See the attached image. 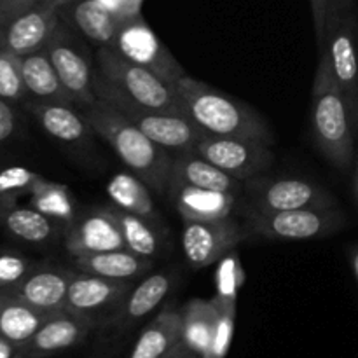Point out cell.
Returning a JSON list of instances; mask_svg holds the SVG:
<instances>
[{
  "label": "cell",
  "mask_w": 358,
  "mask_h": 358,
  "mask_svg": "<svg viewBox=\"0 0 358 358\" xmlns=\"http://www.w3.org/2000/svg\"><path fill=\"white\" fill-rule=\"evenodd\" d=\"M171 289H173V275L171 273L156 271L145 275L138 285L129 290L121 306L110 317L105 318L103 324L119 332L135 327L138 322H142L152 311H156L159 304H163Z\"/></svg>",
  "instance_id": "d6986e66"
},
{
  "label": "cell",
  "mask_w": 358,
  "mask_h": 358,
  "mask_svg": "<svg viewBox=\"0 0 358 358\" xmlns=\"http://www.w3.org/2000/svg\"><path fill=\"white\" fill-rule=\"evenodd\" d=\"M346 227V215L339 205L310 206L285 212L245 217V236L269 241L318 240Z\"/></svg>",
  "instance_id": "5b68a950"
},
{
  "label": "cell",
  "mask_w": 358,
  "mask_h": 358,
  "mask_svg": "<svg viewBox=\"0 0 358 358\" xmlns=\"http://www.w3.org/2000/svg\"><path fill=\"white\" fill-rule=\"evenodd\" d=\"M171 180L182 182V184L194 185V187L210 189V191L229 192L240 198L243 191V182L236 180L227 175L226 171L219 170L212 163L196 154L194 150L173 154V166H171Z\"/></svg>",
  "instance_id": "603a6c76"
},
{
  "label": "cell",
  "mask_w": 358,
  "mask_h": 358,
  "mask_svg": "<svg viewBox=\"0 0 358 358\" xmlns=\"http://www.w3.org/2000/svg\"><path fill=\"white\" fill-rule=\"evenodd\" d=\"M131 289L133 282L108 280L76 269L70 282L65 310L94 320H98L103 313H108L110 317L121 306Z\"/></svg>",
  "instance_id": "2e32d148"
},
{
  "label": "cell",
  "mask_w": 358,
  "mask_h": 358,
  "mask_svg": "<svg viewBox=\"0 0 358 358\" xmlns=\"http://www.w3.org/2000/svg\"><path fill=\"white\" fill-rule=\"evenodd\" d=\"M63 245L72 259L126 248L112 205L91 206L80 212L63 233Z\"/></svg>",
  "instance_id": "4fadbf2b"
},
{
  "label": "cell",
  "mask_w": 358,
  "mask_h": 358,
  "mask_svg": "<svg viewBox=\"0 0 358 358\" xmlns=\"http://www.w3.org/2000/svg\"><path fill=\"white\" fill-rule=\"evenodd\" d=\"M42 178L44 177L41 173L21 164L0 168V201L10 203L30 198Z\"/></svg>",
  "instance_id": "1f68e13d"
},
{
  "label": "cell",
  "mask_w": 358,
  "mask_h": 358,
  "mask_svg": "<svg viewBox=\"0 0 358 358\" xmlns=\"http://www.w3.org/2000/svg\"><path fill=\"white\" fill-rule=\"evenodd\" d=\"M166 196L180 220H222L233 217L236 206H240V198L229 192L210 191L173 180Z\"/></svg>",
  "instance_id": "ffe728a7"
},
{
  "label": "cell",
  "mask_w": 358,
  "mask_h": 358,
  "mask_svg": "<svg viewBox=\"0 0 358 358\" xmlns=\"http://www.w3.org/2000/svg\"><path fill=\"white\" fill-rule=\"evenodd\" d=\"M173 87L185 117L191 119L201 133L240 136L275 145L269 124L250 105L189 76L180 77Z\"/></svg>",
  "instance_id": "3957f363"
},
{
  "label": "cell",
  "mask_w": 358,
  "mask_h": 358,
  "mask_svg": "<svg viewBox=\"0 0 358 358\" xmlns=\"http://www.w3.org/2000/svg\"><path fill=\"white\" fill-rule=\"evenodd\" d=\"M28 205L37 208L51 220H55L58 226H62L63 233L73 224V220L79 215L76 198L72 191L66 185L52 182L49 178H42L37 187L28 198Z\"/></svg>",
  "instance_id": "4dcf8cb0"
},
{
  "label": "cell",
  "mask_w": 358,
  "mask_h": 358,
  "mask_svg": "<svg viewBox=\"0 0 358 358\" xmlns=\"http://www.w3.org/2000/svg\"><path fill=\"white\" fill-rule=\"evenodd\" d=\"M42 0H0V23L10 20L16 14L24 13L30 7L37 6Z\"/></svg>",
  "instance_id": "8d00e7d4"
},
{
  "label": "cell",
  "mask_w": 358,
  "mask_h": 358,
  "mask_svg": "<svg viewBox=\"0 0 358 358\" xmlns=\"http://www.w3.org/2000/svg\"><path fill=\"white\" fill-rule=\"evenodd\" d=\"M0 227L14 240L34 247H45L63 236L62 226L31 205H21L20 201H0Z\"/></svg>",
  "instance_id": "7402d4cb"
},
{
  "label": "cell",
  "mask_w": 358,
  "mask_h": 358,
  "mask_svg": "<svg viewBox=\"0 0 358 358\" xmlns=\"http://www.w3.org/2000/svg\"><path fill=\"white\" fill-rule=\"evenodd\" d=\"M352 194L358 206V150L355 156V163H353V168H352Z\"/></svg>",
  "instance_id": "b9f144b4"
},
{
  "label": "cell",
  "mask_w": 358,
  "mask_h": 358,
  "mask_svg": "<svg viewBox=\"0 0 358 358\" xmlns=\"http://www.w3.org/2000/svg\"><path fill=\"white\" fill-rule=\"evenodd\" d=\"M353 122H355V131L358 133V98L353 105Z\"/></svg>",
  "instance_id": "ee69618b"
},
{
  "label": "cell",
  "mask_w": 358,
  "mask_h": 358,
  "mask_svg": "<svg viewBox=\"0 0 358 358\" xmlns=\"http://www.w3.org/2000/svg\"><path fill=\"white\" fill-rule=\"evenodd\" d=\"M98 320L69 310L52 313L37 332L21 345L20 353L28 358H44L73 348L87 339Z\"/></svg>",
  "instance_id": "9a60e30c"
},
{
  "label": "cell",
  "mask_w": 358,
  "mask_h": 358,
  "mask_svg": "<svg viewBox=\"0 0 358 358\" xmlns=\"http://www.w3.org/2000/svg\"><path fill=\"white\" fill-rule=\"evenodd\" d=\"M45 51L72 103L77 107L93 103L96 100L93 90L94 72L91 69L90 52L80 41V35L62 20L45 44Z\"/></svg>",
  "instance_id": "9c48e42d"
},
{
  "label": "cell",
  "mask_w": 358,
  "mask_h": 358,
  "mask_svg": "<svg viewBox=\"0 0 358 358\" xmlns=\"http://www.w3.org/2000/svg\"><path fill=\"white\" fill-rule=\"evenodd\" d=\"M105 191L110 199V205L115 208L149 219L152 222H161V215L152 199V189L133 171L126 170L112 175Z\"/></svg>",
  "instance_id": "4316f807"
},
{
  "label": "cell",
  "mask_w": 358,
  "mask_h": 358,
  "mask_svg": "<svg viewBox=\"0 0 358 358\" xmlns=\"http://www.w3.org/2000/svg\"><path fill=\"white\" fill-rule=\"evenodd\" d=\"M129 3V9L133 10L135 14L140 13V3H142V0H128Z\"/></svg>",
  "instance_id": "7bdbcfd3"
},
{
  "label": "cell",
  "mask_w": 358,
  "mask_h": 358,
  "mask_svg": "<svg viewBox=\"0 0 358 358\" xmlns=\"http://www.w3.org/2000/svg\"><path fill=\"white\" fill-rule=\"evenodd\" d=\"M348 261L353 273V278H355L358 287V245H353V247L348 248Z\"/></svg>",
  "instance_id": "60d3db41"
},
{
  "label": "cell",
  "mask_w": 358,
  "mask_h": 358,
  "mask_svg": "<svg viewBox=\"0 0 358 358\" xmlns=\"http://www.w3.org/2000/svg\"><path fill=\"white\" fill-rule=\"evenodd\" d=\"M318 52L327 56L334 77L355 105L358 98V7L357 0H331Z\"/></svg>",
  "instance_id": "52a82bcc"
},
{
  "label": "cell",
  "mask_w": 358,
  "mask_h": 358,
  "mask_svg": "<svg viewBox=\"0 0 358 358\" xmlns=\"http://www.w3.org/2000/svg\"><path fill=\"white\" fill-rule=\"evenodd\" d=\"M73 273L59 266L37 264L20 283L7 290L44 313H58L66 306Z\"/></svg>",
  "instance_id": "e0dca14e"
},
{
  "label": "cell",
  "mask_w": 358,
  "mask_h": 358,
  "mask_svg": "<svg viewBox=\"0 0 358 358\" xmlns=\"http://www.w3.org/2000/svg\"><path fill=\"white\" fill-rule=\"evenodd\" d=\"M182 311V343L189 350L203 358L210 352L213 332H215L219 308L215 299H196L187 301Z\"/></svg>",
  "instance_id": "f1b7e54d"
},
{
  "label": "cell",
  "mask_w": 358,
  "mask_h": 358,
  "mask_svg": "<svg viewBox=\"0 0 358 358\" xmlns=\"http://www.w3.org/2000/svg\"><path fill=\"white\" fill-rule=\"evenodd\" d=\"M93 90L96 98L117 108L143 135L149 136L152 142L166 149L170 154H180L194 149V143L198 142L201 129L185 115L168 114V112L143 107L126 96L124 93H121L117 87L112 86L98 72H94Z\"/></svg>",
  "instance_id": "277c9868"
},
{
  "label": "cell",
  "mask_w": 358,
  "mask_h": 358,
  "mask_svg": "<svg viewBox=\"0 0 358 358\" xmlns=\"http://www.w3.org/2000/svg\"><path fill=\"white\" fill-rule=\"evenodd\" d=\"M59 16L98 48H110L121 27L122 16L101 6L98 0H72L59 6Z\"/></svg>",
  "instance_id": "44dd1931"
},
{
  "label": "cell",
  "mask_w": 358,
  "mask_h": 358,
  "mask_svg": "<svg viewBox=\"0 0 358 358\" xmlns=\"http://www.w3.org/2000/svg\"><path fill=\"white\" fill-rule=\"evenodd\" d=\"M217 308H219V318H217L215 332H213L212 346L210 352L203 358H226L231 348L234 334V322H236V297L219 296L215 297Z\"/></svg>",
  "instance_id": "d6a6232c"
},
{
  "label": "cell",
  "mask_w": 358,
  "mask_h": 358,
  "mask_svg": "<svg viewBox=\"0 0 358 358\" xmlns=\"http://www.w3.org/2000/svg\"><path fill=\"white\" fill-rule=\"evenodd\" d=\"M161 358H199V357L196 355L192 350H189L187 346H185L184 343L180 341L177 346H175L173 350H171V352H168L166 355L161 357Z\"/></svg>",
  "instance_id": "f35d334b"
},
{
  "label": "cell",
  "mask_w": 358,
  "mask_h": 358,
  "mask_svg": "<svg viewBox=\"0 0 358 358\" xmlns=\"http://www.w3.org/2000/svg\"><path fill=\"white\" fill-rule=\"evenodd\" d=\"M17 358H28V357H23V355H20Z\"/></svg>",
  "instance_id": "bcb514c9"
},
{
  "label": "cell",
  "mask_w": 358,
  "mask_h": 358,
  "mask_svg": "<svg viewBox=\"0 0 358 358\" xmlns=\"http://www.w3.org/2000/svg\"><path fill=\"white\" fill-rule=\"evenodd\" d=\"M331 0H310L311 16H313L315 35H317V44H320L325 30V20H327V9Z\"/></svg>",
  "instance_id": "74e56055"
},
{
  "label": "cell",
  "mask_w": 358,
  "mask_h": 358,
  "mask_svg": "<svg viewBox=\"0 0 358 358\" xmlns=\"http://www.w3.org/2000/svg\"><path fill=\"white\" fill-rule=\"evenodd\" d=\"M310 129L317 150L332 166L343 171L353 168L357 156L353 105L322 52L311 87Z\"/></svg>",
  "instance_id": "7a4b0ae2"
},
{
  "label": "cell",
  "mask_w": 358,
  "mask_h": 358,
  "mask_svg": "<svg viewBox=\"0 0 358 358\" xmlns=\"http://www.w3.org/2000/svg\"><path fill=\"white\" fill-rule=\"evenodd\" d=\"M48 2H52V3H56V6H63V3H66V2H72V0H48Z\"/></svg>",
  "instance_id": "f6af8a7d"
},
{
  "label": "cell",
  "mask_w": 358,
  "mask_h": 358,
  "mask_svg": "<svg viewBox=\"0 0 358 358\" xmlns=\"http://www.w3.org/2000/svg\"><path fill=\"white\" fill-rule=\"evenodd\" d=\"M110 48L129 62L156 73L168 84L177 83L180 77L187 76L184 66L175 59L170 49L159 41L156 31L147 24L140 13L122 17Z\"/></svg>",
  "instance_id": "30bf717a"
},
{
  "label": "cell",
  "mask_w": 358,
  "mask_h": 358,
  "mask_svg": "<svg viewBox=\"0 0 358 358\" xmlns=\"http://www.w3.org/2000/svg\"><path fill=\"white\" fill-rule=\"evenodd\" d=\"M182 341V311L166 306L140 332L129 358H161Z\"/></svg>",
  "instance_id": "d4e9b609"
},
{
  "label": "cell",
  "mask_w": 358,
  "mask_h": 358,
  "mask_svg": "<svg viewBox=\"0 0 358 358\" xmlns=\"http://www.w3.org/2000/svg\"><path fill=\"white\" fill-rule=\"evenodd\" d=\"M332 205H339L338 199L310 178L269 177L266 173L245 180L240 196V206L245 217Z\"/></svg>",
  "instance_id": "8992f818"
},
{
  "label": "cell",
  "mask_w": 358,
  "mask_h": 358,
  "mask_svg": "<svg viewBox=\"0 0 358 358\" xmlns=\"http://www.w3.org/2000/svg\"><path fill=\"white\" fill-rule=\"evenodd\" d=\"M37 262L27 255L9 248H0V290H7L20 283Z\"/></svg>",
  "instance_id": "e575fe53"
},
{
  "label": "cell",
  "mask_w": 358,
  "mask_h": 358,
  "mask_svg": "<svg viewBox=\"0 0 358 358\" xmlns=\"http://www.w3.org/2000/svg\"><path fill=\"white\" fill-rule=\"evenodd\" d=\"M23 107L52 140L63 145L83 147L94 135L80 107L73 103L28 100Z\"/></svg>",
  "instance_id": "ac0fdd59"
},
{
  "label": "cell",
  "mask_w": 358,
  "mask_h": 358,
  "mask_svg": "<svg viewBox=\"0 0 358 358\" xmlns=\"http://www.w3.org/2000/svg\"><path fill=\"white\" fill-rule=\"evenodd\" d=\"M20 65L30 100L72 103L45 48L27 56H20Z\"/></svg>",
  "instance_id": "484cf974"
},
{
  "label": "cell",
  "mask_w": 358,
  "mask_h": 358,
  "mask_svg": "<svg viewBox=\"0 0 358 358\" xmlns=\"http://www.w3.org/2000/svg\"><path fill=\"white\" fill-rule=\"evenodd\" d=\"M94 135L107 142L121 163L138 175L152 192L166 196L171 182L173 154L143 135L129 119L107 101L96 100L80 107Z\"/></svg>",
  "instance_id": "6da1fadb"
},
{
  "label": "cell",
  "mask_w": 358,
  "mask_h": 358,
  "mask_svg": "<svg viewBox=\"0 0 358 358\" xmlns=\"http://www.w3.org/2000/svg\"><path fill=\"white\" fill-rule=\"evenodd\" d=\"M62 21L59 6L42 0L24 13L0 23V51L27 56L41 51Z\"/></svg>",
  "instance_id": "5bb4252c"
},
{
  "label": "cell",
  "mask_w": 358,
  "mask_h": 358,
  "mask_svg": "<svg viewBox=\"0 0 358 358\" xmlns=\"http://www.w3.org/2000/svg\"><path fill=\"white\" fill-rule=\"evenodd\" d=\"M73 266L77 271L90 273V275L119 280V282H135L152 269V261L122 248V250L73 257Z\"/></svg>",
  "instance_id": "cb8c5ba5"
},
{
  "label": "cell",
  "mask_w": 358,
  "mask_h": 358,
  "mask_svg": "<svg viewBox=\"0 0 358 358\" xmlns=\"http://www.w3.org/2000/svg\"><path fill=\"white\" fill-rule=\"evenodd\" d=\"M243 226L234 217L222 220L182 219V250L192 269L213 266L245 240Z\"/></svg>",
  "instance_id": "7c38bea8"
},
{
  "label": "cell",
  "mask_w": 358,
  "mask_h": 358,
  "mask_svg": "<svg viewBox=\"0 0 358 358\" xmlns=\"http://www.w3.org/2000/svg\"><path fill=\"white\" fill-rule=\"evenodd\" d=\"M49 313L30 306L9 290H0V338L20 348L41 329Z\"/></svg>",
  "instance_id": "83f0119b"
},
{
  "label": "cell",
  "mask_w": 358,
  "mask_h": 358,
  "mask_svg": "<svg viewBox=\"0 0 358 358\" xmlns=\"http://www.w3.org/2000/svg\"><path fill=\"white\" fill-rule=\"evenodd\" d=\"M112 208H114L115 219L121 227L126 250L143 259H150V261L163 254L164 236L161 231V222H152V220L133 215L124 210L115 208V206Z\"/></svg>",
  "instance_id": "f546056e"
},
{
  "label": "cell",
  "mask_w": 358,
  "mask_h": 358,
  "mask_svg": "<svg viewBox=\"0 0 358 358\" xmlns=\"http://www.w3.org/2000/svg\"><path fill=\"white\" fill-rule=\"evenodd\" d=\"M20 128L21 119L16 105L0 98V149L16 138Z\"/></svg>",
  "instance_id": "d590c367"
},
{
  "label": "cell",
  "mask_w": 358,
  "mask_h": 358,
  "mask_svg": "<svg viewBox=\"0 0 358 358\" xmlns=\"http://www.w3.org/2000/svg\"><path fill=\"white\" fill-rule=\"evenodd\" d=\"M96 65L100 76L136 103L168 114L185 115L173 84L164 83L156 73L129 62L112 48L96 49Z\"/></svg>",
  "instance_id": "ba28073f"
},
{
  "label": "cell",
  "mask_w": 358,
  "mask_h": 358,
  "mask_svg": "<svg viewBox=\"0 0 358 358\" xmlns=\"http://www.w3.org/2000/svg\"><path fill=\"white\" fill-rule=\"evenodd\" d=\"M20 355L21 353L17 350V346H14L7 339L0 338V358H17Z\"/></svg>",
  "instance_id": "ab89813d"
},
{
  "label": "cell",
  "mask_w": 358,
  "mask_h": 358,
  "mask_svg": "<svg viewBox=\"0 0 358 358\" xmlns=\"http://www.w3.org/2000/svg\"><path fill=\"white\" fill-rule=\"evenodd\" d=\"M192 150L240 182L266 173L275 163L271 145L259 140L240 138V136H217L201 133Z\"/></svg>",
  "instance_id": "8fae6325"
},
{
  "label": "cell",
  "mask_w": 358,
  "mask_h": 358,
  "mask_svg": "<svg viewBox=\"0 0 358 358\" xmlns=\"http://www.w3.org/2000/svg\"><path fill=\"white\" fill-rule=\"evenodd\" d=\"M0 98L14 105H24L30 100L21 76L20 56L7 51H0Z\"/></svg>",
  "instance_id": "836d02e7"
}]
</instances>
